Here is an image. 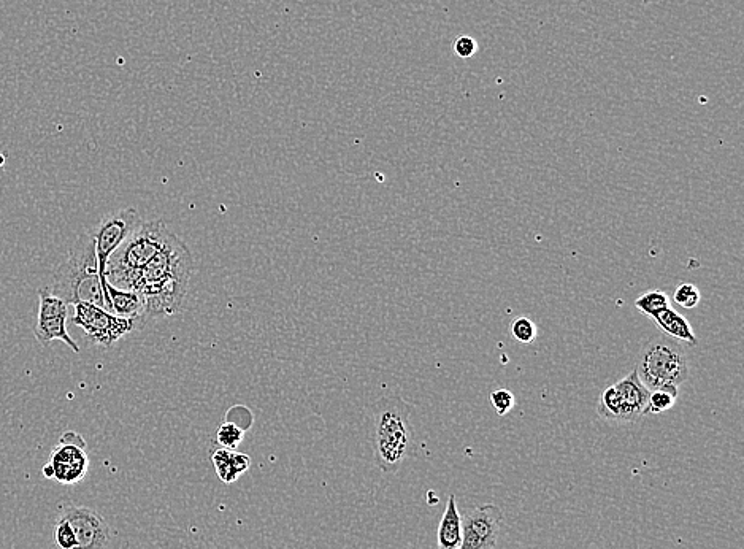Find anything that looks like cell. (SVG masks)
<instances>
[{
  "instance_id": "obj_1",
  "label": "cell",
  "mask_w": 744,
  "mask_h": 549,
  "mask_svg": "<svg viewBox=\"0 0 744 549\" xmlns=\"http://www.w3.org/2000/svg\"><path fill=\"white\" fill-rule=\"evenodd\" d=\"M192 269L191 251L170 231L158 253L143 265L129 289L143 299L145 323L177 315L185 308Z\"/></svg>"
},
{
  "instance_id": "obj_2",
  "label": "cell",
  "mask_w": 744,
  "mask_h": 549,
  "mask_svg": "<svg viewBox=\"0 0 744 549\" xmlns=\"http://www.w3.org/2000/svg\"><path fill=\"white\" fill-rule=\"evenodd\" d=\"M370 446L373 461L383 473H397L415 456V426L411 408L399 396L376 400L370 413Z\"/></svg>"
},
{
  "instance_id": "obj_3",
  "label": "cell",
  "mask_w": 744,
  "mask_h": 549,
  "mask_svg": "<svg viewBox=\"0 0 744 549\" xmlns=\"http://www.w3.org/2000/svg\"><path fill=\"white\" fill-rule=\"evenodd\" d=\"M47 289L72 307L80 302H88L107 310L104 289L100 283L96 242L91 232H83L75 240L66 261L54 270L53 280Z\"/></svg>"
},
{
  "instance_id": "obj_4",
  "label": "cell",
  "mask_w": 744,
  "mask_h": 549,
  "mask_svg": "<svg viewBox=\"0 0 744 549\" xmlns=\"http://www.w3.org/2000/svg\"><path fill=\"white\" fill-rule=\"evenodd\" d=\"M169 232V227L161 219L142 221L108 259L105 269L108 283L119 289H131L135 277L143 265L158 253Z\"/></svg>"
},
{
  "instance_id": "obj_5",
  "label": "cell",
  "mask_w": 744,
  "mask_h": 549,
  "mask_svg": "<svg viewBox=\"0 0 744 549\" xmlns=\"http://www.w3.org/2000/svg\"><path fill=\"white\" fill-rule=\"evenodd\" d=\"M637 372L649 391L667 389L678 392L679 386L689 378L686 350L667 335L649 338L641 348Z\"/></svg>"
},
{
  "instance_id": "obj_6",
  "label": "cell",
  "mask_w": 744,
  "mask_h": 549,
  "mask_svg": "<svg viewBox=\"0 0 744 549\" xmlns=\"http://www.w3.org/2000/svg\"><path fill=\"white\" fill-rule=\"evenodd\" d=\"M73 308L75 310L69 318L70 323L83 329L89 342L102 346L105 350L112 348L124 335L140 329L135 319L121 318L105 308L88 304V302H80V304L73 305Z\"/></svg>"
},
{
  "instance_id": "obj_7",
  "label": "cell",
  "mask_w": 744,
  "mask_h": 549,
  "mask_svg": "<svg viewBox=\"0 0 744 549\" xmlns=\"http://www.w3.org/2000/svg\"><path fill=\"white\" fill-rule=\"evenodd\" d=\"M43 477L61 484H77L89 472L88 445L78 432L69 430L59 438L51 451L50 459L43 465Z\"/></svg>"
},
{
  "instance_id": "obj_8",
  "label": "cell",
  "mask_w": 744,
  "mask_h": 549,
  "mask_svg": "<svg viewBox=\"0 0 744 549\" xmlns=\"http://www.w3.org/2000/svg\"><path fill=\"white\" fill-rule=\"evenodd\" d=\"M140 223H142V218H140L139 212L135 208H123V210L108 213L100 219L96 227L89 229V232L93 234L94 242H96L100 283L107 280L105 269H107L108 259Z\"/></svg>"
},
{
  "instance_id": "obj_9",
  "label": "cell",
  "mask_w": 744,
  "mask_h": 549,
  "mask_svg": "<svg viewBox=\"0 0 744 549\" xmlns=\"http://www.w3.org/2000/svg\"><path fill=\"white\" fill-rule=\"evenodd\" d=\"M69 305L59 297L53 296L47 288L39 289V313L34 326V335L42 346H48L54 340L66 343L73 353H80V346L70 337L67 331Z\"/></svg>"
},
{
  "instance_id": "obj_10",
  "label": "cell",
  "mask_w": 744,
  "mask_h": 549,
  "mask_svg": "<svg viewBox=\"0 0 744 549\" xmlns=\"http://www.w3.org/2000/svg\"><path fill=\"white\" fill-rule=\"evenodd\" d=\"M503 511L486 503L462 518V542L457 549H494L503 532Z\"/></svg>"
},
{
  "instance_id": "obj_11",
  "label": "cell",
  "mask_w": 744,
  "mask_h": 549,
  "mask_svg": "<svg viewBox=\"0 0 744 549\" xmlns=\"http://www.w3.org/2000/svg\"><path fill=\"white\" fill-rule=\"evenodd\" d=\"M72 526L77 538L75 549H105L112 540V529L97 511L70 505L61 513Z\"/></svg>"
},
{
  "instance_id": "obj_12",
  "label": "cell",
  "mask_w": 744,
  "mask_h": 549,
  "mask_svg": "<svg viewBox=\"0 0 744 549\" xmlns=\"http://www.w3.org/2000/svg\"><path fill=\"white\" fill-rule=\"evenodd\" d=\"M616 389V396L619 402V421L621 424L637 423L638 419L643 416L646 404L649 399V389L641 383L638 377L637 367L622 378L618 383L613 384Z\"/></svg>"
},
{
  "instance_id": "obj_13",
  "label": "cell",
  "mask_w": 744,
  "mask_h": 549,
  "mask_svg": "<svg viewBox=\"0 0 744 549\" xmlns=\"http://www.w3.org/2000/svg\"><path fill=\"white\" fill-rule=\"evenodd\" d=\"M102 289H104L105 304L110 313L121 316V318L135 319L140 329L145 327L143 299L137 292L116 288L112 283H108V280L102 283Z\"/></svg>"
},
{
  "instance_id": "obj_14",
  "label": "cell",
  "mask_w": 744,
  "mask_h": 549,
  "mask_svg": "<svg viewBox=\"0 0 744 549\" xmlns=\"http://www.w3.org/2000/svg\"><path fill=\"white\" fill-rule=\"evenodd\" d=\"M215 465L216 475L226 484L235 483L240 475L248 472L251 467V457L248 454L237 453L235 450L219 448L211 456Z\"/></svg>"
},
{
  "instance_id": "obj_15",
  "label": "cell",
  "mask_w": 744,
  "mask_h": 549,
  "mask_svg": "<svg viewBox=\"0 0 744 549\" xmlns=\"http://www.w3.org/2000/svg\"><path fill=\"white\" fill-rule=\"evenodd\" d=\"M462 542V516L457 510V500L454 494L448 497L445 513L438 524V549H457Z\"/></svg>"
},
{
  "instance_id": "obj_16",
  "label": "cell",
  "mask_w": 744,
  "mask_h": 549,
  "mask_svg": "<svg viewBox=\"0 0 744 549\" xmlns=\"http://www.w3.org/2000/svg\"><path fill=\"white\" fill-rule=\"evenodd\" d=\"M654 319L660 331L664 332L667 337L673 338L676 342L689 343L691 346L698 345V338L692 329L691 323L684 318L675 308L668 307Z\"/></svg>"
},
{
  "instance_id": "obj_17",
  "label": "cell",
  "mask_w": 744,
  "mask_h": 549,
  "mask_svg": "<svg viewBox=\"0 0 744 549\" xmlns=\"http://www.w3.org/2000/svg\"><path fill=\"white\" fill-rule=\"evenodd\" d=\"M635 307L643 315L649 316V318H656L659 313L667 310L668 307H672V305H670V297H668L667 292L657 291L656 289V291H648L643 296L638 297L635 300Z\"/></svg>"
},
{
  "instance_id": "obj_18",
  "label": "cell",
  "mask_w": 744,
  "mask_h": 549,
  "mask_svg": "<svg viewBox=\"0 0 744 549\" xmlns=\"http://www.w3.org/2000/svg\"><path fill=\"white\" fill-rule=\"evenodd\" d=\"M678 400V392L667 391V389H654L649 392L648 404H646L643 416L662 415L665 411L672 410Z\"/></svg>"
},
{
  "instance_id": "obj_19",
  "label": "cell",
  "mask_w": 744,
  "mask_h": 549,
  "mask_svg": "<svg viewBox=\"0 0 744 549\" xmlns=\"http://www.w3.org/2000/svg\"><path fill=\"white\" fill-rule=\"evenodd\" d=\"M243 437H245V432L234 421H226V423L221 424L218 427V432H216V442L226 450H237L240 443L243 442Z\"/></svg>"
},
{
  "instance_id": "obj_20",
  "label": "cell",
  "mask_w": 744,
  "mask_h": 549,
  "mask_svg": "<svg viewBox=\"0 0 744 549\" xmlns=\"http://www.w3.org/2000/svg\"><path fill=\"white\" fill-rule=\"evenodd\" d=\"M510 331L514 340L519 343H524V345L534 343L535 338H537L538 335V329L537 326H535L534 321L526 318V316L514 319L513 323H511Z\"/></svg>"
},
{
  "instance_id": "obj_21",
  "label": "cell",
  "mask_w": 744,
  "mask_h": 549,
  "mask_svg": "<svg viewBox=\"0 0 744 549\" xmlns=\"http://www.w3.org/2000/svg\"><path fill=\"white\" fill-rule=\"evenodd\" d=\"M673 300L679 307L686 308V310H694L700 300H702V294L698 291L697 286L692 283H681L676 286L675 294H673Z\"/></svg>"
},
{
  "instance_id": "obj_22",
  "label": "cell",
  "mask_w": 744,
  "mask_h": 549,
  "mask_svg": "<svg viewBox=\"0 0 744 549\" xmlns=\"http://www.w3.org/2000/svg\"><path fill=\"white\" fill-rule=\"evenodd\" d=\"M54 543L58 549H75L77 548V538L73 534L72 526L64 516L59 515L56 526H54Z\"/></svg>"
},
{
  "instance_id": "obj_23",
  "label": "cell",
  "mask_w": 744,
  "mask_h": 549,
  "mask_svg": "<svg viewBox=\"0 0 744 549\" xmlns=\"http://www.w3.org/2000/svg\"><path fill=\"white\" fill-rule=\"evenodd\" d=\"M489 400L499 416L508 415L516 407V397L508 389H495L489 394Z\"/></svg>"
},
{
  "instance_id": "obj_24",
  "label": "cell",
  "mask_w": 744,
  "mask_h": 549,
  "mask_svg": "<svg viewBox=\"0 0 744 549\" xmlns=\"http://www.w3.org/2000/svg\"><path fill=\"white\" fill-rule=\"evenodd\" d=\"M454 51H456V54L457 56H459V58H472L473 54L478 51V43H476L475 40L472 39V37H468V35H462V37H459V39L454 42Z\"/></svg>"
},
{
  "instance_id": "obj_25",
  "label": "cell",
  "mask_w": 744,
  "mask_h": 549,
  "mask_svg": "<svg viewBox=\"0 0 744 549\" xmlns=\"http://www.w3.org/2000/svg\"><path fill=\"white\" fill-rule=\"evenodd\" d=\"M641 2H643V5H654L659 4L662 0H641Z\"/></svg>"
},
{
  "instance_id": "obj_26",
  "label": "cell",
  "mask_w": 744,
  "mask_h": 549,
  "mask_svg": "<svg viewBox=\"0 0 744 549\" xmlns=\"http://www.w3.org/2000/svg\"><path fill=\"white\" fill-rule=\"evenodd\" d=\"M269 549H289V548H286V546H275V545H270V546H269Z\"/></svg>"
}]
</instances>
